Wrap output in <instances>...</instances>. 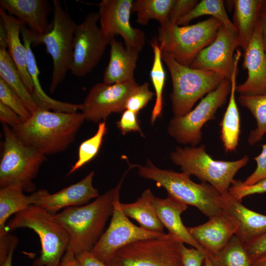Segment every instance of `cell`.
<instances>
[{"instance_id":"obj_41","label":"cell","mask_w":266,"mask_h":266,"mask_svg":"<svg viewBox=\"0 0 266 266\" xmlns=\"http://www.w3.org/2000/svg\"><path fill=\"white\" fill-rule=\"evenodd\" d=\"M254 160L257 166L254 171L242 183L247 186L252 185L266 178V143L262 145L261 153Z\"/></svg>"},{"instance_id":"obj_7","label":"cell","mask_w":266,"mask_h":266,"mask_svg":"<svg viewBox=\"0 0 266 266\" xmlns=\"http://www.w3.org/2000/svg\"><path fill=\"white\" fill-rule=\"evenodd\" d=\"M162 58L171 76L172 91L170 98L174 117L191 111L199 100L215 89L225 78L213 71L182 65L162 51Z\"/></svg>"},{"instance_id":"obj_37","label":"cell","mask_w":266,"mask_h":266,"mask_svg":"<svg viewBox=\"0 0 266 266\" xmlns=\"http://www.w3.org/2000/svg\"><path fill=\"white\" fill-rule=\"evenodd\" d=\"M0 102L14 110L22 122L27 120L32 113L19 95L0 78Z\"/></svg>"},{"instance_id":"obj_17","label":"cell","mask_w":266,"mask_h":266,"mask_svg":"<svg viewBox=\"0 0 266 266\" xmlns=\"http://www.w3.org/2000/svg\"><path fill=\"white\" fill-rule=\"evenodd\" d=\"M94 175V171H91L81 180L54 194L44 189L35 192L34 204L52 214L63 208L85 205L100 196L98 190L93 185Z\"/></svg>"},{"instance_id":"obj_21","label":"cell","mask_w":266,"mask_h":266,"mask_svg":"<svg viewBox=\"0 0 266 266\" xmlns=\"http://www.w3.org/2000/svg\"><path fill=\"white\" fill-rule=\"evenodd\" d=\"M21 34L26 49L27 68L33 85L32 95L38 108L66 113H76L79 110H81L82 104H73L55 100L50 97L43 91L39 78V70L31 48L34 33L26 25L23 24L21 29Z\"/></svg>"},{"instance_id":"obj_49","label":"cell","mask_w":266,"mask_h":266,"mask_svg":"<svg viewBox=\"0 0 266 266\" xmlns=\"http://www.w3.org/2000/svg\"><path fill=\"white\" fill-rule=\"evenodd\" d=\"M59 266H80L75 255L66 250L63 255Z\"/></svg>"},{"instance_id":"obj_30","label":"cell","mask_w":266,"mask_h":266,"mask_svg":"<svg viewBox=\"0 0 266 266\" xmlns=\"http://www.w3.org/2000/svg\"><path fill=\"white\" fill-rule=\"evenodd\" d=\"M7 48H0V78L21 98L31 113L39 109Z\"/></svg>"},{"instance_id":"obj_20","label":"cell","mask_w":266,"mask_h":266,"mask_svg":"<svg viewBox=\"0 0 266 266\" xmlns=\"http://www.w3.org/2000/svg\"><path fill=\"white\" fill-rule=\"evenodd\" d=\"M220 203L223 211L237 225L235 235L245 244L266 233V215L247 208L230 193L221 195Z\"/></svg>"},{"instance_id":"obj_27","label":"cell","mask_w":266,"mask_h":266,"mask_svg":"<svg viewBox=\"0 0 266 266\" xmlns=\"http://www.w3.org/2000/svg\"><path fill=\"white\" fill-rule=\"evenodd\" d=\"M264 0H233V25L237 31L239 47L245 51L260 20Z\"/></svg>"},{"instance_id":"obj_14","label":"cell","mask_w":266,"mask_h":266,"mask_svg":"<svg viewBox=\"0 0 266 266\" xmlns=\"http://www.w3.org/2000/svg\"><path fill=\"white\" fill-rule=\"evenodd\" d=\"M138 85L135 79L113 84H96L82 103L85 120L100 123L113 113L124 112L128 97Z\"/></svg>"},{"instance_id":"obj_29","label":"cell","mask_w":266,"mask_h":266,"mask_svg":"<svg viewBox=\"0 0 266 266\" xmlns=\"http://www.w3.org/2000/svg\"><path fill=\"white\" fill-rule=\"evenodd\" d=\"M35 200L33 193L27 196L18 187L0 188V238L8 234L6 223L8 218L34 204Z\"/></svg>"},{"instance_id":"obj_38","label":"cell","mask_w":266,"mask_h":266,"mask_svg":"<svg viewBox=\"0 0 266 266\" xmlns=\"http://www.w3.org/2000/svg\"><path fill=\"white\" fill-rule=\"evenodd\" d=\"M149 86L147 82L139 85L128 97L125 104V110H130L138 114L155 95V93L150 91Z\"/></svg>"},{"instance_id":"obj_33","label":"cell","mask_w":266,"mask_h":266,"mask_svg":"<svg viewBox=\"0 0 266 266\" xmlns=\"http://www.w3.org/2000/svg\"><path fill=\"white\" fill-rule=\"evenodd\" d=\"M203 15H210L218 20L226 29L237 33L228 16L224 2L222 0H201L199 1L189 13L179 19L176 25H187L191 20Z\"/></svg>"},{"instance_id":"obj_5","label":"cell","mask_w":266,"mask_h":266,"mask_svg":"<svg viewBox=\"0 0 266 266\" xmlns=\"http://www.w3.org/2000/svg\"><path fill=\"white\" fill-rule=\"evenodd\" d=\"M170 157L182 172L208 183L223 196L229 194L234 176L249 160L247 155L232 161L214 160L207 153L203 144L198 147H177L170 153Z\"/></svg>"},{"instance_id":"obj_12","label":"cell","mask_w":266,"mask_h":266,"mask_svg":"<svg viewBox=\"0 0 266 266\" xmlns=\"http://www.w3.org/2000/svg\"><path fill=\"white\" fill-rule=\"evenodd\" d=\"M99 19V12H91L77 25L69 70L74 76L83 77L89 74L99 63L112 38L98 25Z\"/></svg>"},{"instance_id":"obj_46","label":"cell","mask_w":266,"mask_h":266,"mask_svg":"<svg viewBox=\"0 0 266 266\" xmlns=\"http://www.w3.org/2000/svg\"><path fill=\"white\" fill-rule=\"evenodd\" d=\"M17 239L16 236L8 233L0 238V265L6 260L12 245Z\"/></svg>"},{"instance_id":"obj_28","label":"cell","mask_w":266,"mask_h":266,"mask_svg":"<svg viewBox=\"0 0 266 266\" xmlns=\"http://www.w3.org/2000/svg\"><path fill=\"white\" fill-rule=\"evenodd\" d=\"M150 189L145 190L134 202L120 203L121 209L128 218L135 220L141 228L151 232L163 233L164 227L157 214Z\"/></svg>"},{"instance_id":"obj_52","label":"cell","mask_w":266,"mask_h":266,"mask_svg":"<svg viewBox=\"0 0 266 266\" xmlns=\"http://www.w3.org/2000/svg\"><path fill=\"white\" fill-rule=\"evenodd\" d=\"M204 266H213L211 261L208 257H206L204 261Z\"/></svg>"},{"instance_id":"obj_42","label":"cell","mask_w":266,"mask_h":266,"mask_svg":"<svg viewBox=\"0 0 266 266\" xmlns=\"http://www.w3.org/2000/svg\"><path fill=\"white\" fill-rule=\"evenodd\" d=\"M198 2L196 0H175L169 13L167 23L176 24L179 19L189 13Z\"/></svg>"},{"instance_id":"obj_32","label":"cell","mask_w":266,"mask_h":266,"mask_svg":"<svg viewBox=\"0 0 266 266\" xmlns=\"http://www.w3.org/2000/svg\"><path fill=\"white\" fill-rule=\"evenodd\" d=\"M175 0H136L133 1L132 11L136 12V22L146 25L151 20L166 24Z\"/></svg>"},{"instance_id":"obj_31","label":"cell","mask_w":266,"mask_h":266,"mask_svg":"<svg viewBox=\"0 0 266 266\" xmlns=\"http://www.w3.org/2000/svg\"><path fill=\"white\" fill-rule=\"evenodd\" d=\"M208 257L213 266H254L245 243L235 235L220 251Z\"/></svg>"},{"instance_id":"obj_16","label":"cell","mask_w":266,"mask_h":266,"mask_svg":"<svg viewBox=\"0 0 266 266\" xmlns=\"http://www.w3.org/2000/svg\"><path fill=\"white\" fill-rule=\"evenodd\" d=\"M238 47V33L222 25L214 40L197 55L190 66L213 71L230 80L234 67V52Z\"/></svg>"},{"instance_id":"obj_22","label":"cell","mask_w":266,"mask_h":266,"mask_svg":"<svg viewBox=\"0 0 266 266\" xmlns=\"http://www.w3.org/2000/svg\"><path fill=\"white\" fill-rule=\"evenodd\" d=\"M0 8L20 20L34 33L43 35L49 29L50 3L46 0H0Z\"/></svg>"},{"instance_id":"obj_35","label":"cell","mask_w":266,"mask_h":266,"mask_svg":"<svg viewBox=\"0 0 266 266\" xmlns=\"http://www.w3.org/2000/svg\"><path fill=\"white\" fill-rule=\"evenodd\" d=\"M154 60L150 71L151 79L155 91L156 100L152 111L151 122L153 124L161 115L163 105V93L165 86L166 73L163 67L162 50L156 40L151 42Z\"/></svg>"},{"instance_id":"obj_10","label":"cell","mask_w":266,"mask_h":266,"mask_svg":"<svg viewBox=\"0 0 266 266\" xmlns=\"http://www.w3.org/2000/svg\"><path fill=\"white\" fill-rule=\"evenodd\" d=\"M170 234L131 243L105 263L109 266H184L182 244Z\"/></svg>"},{"instance_id":"obj_48","label":"cell","mask_w":266,"mask_h":266,"mask_svg":"<svg viewBox=\"0 0 266 266\" xmlns=\"http://www.w3.org/2000/svg\"><path fill=\"white\" fill-rule=\"evenodd\" d=\"M260 19L262 25V41L266 54V0H264L262 5Z\"/></svg>"},{"instance_id":"obj_8","label":"cell","mask_w":266,"mask_h":266,"mask_svg":"<svg viewBox=\"0 0 266 266\" xmlns=\"http://www.w3.org/2000/svg\"><path fill=\"white\" fill-rule=\"evenodd\" d=\"M53 17L48 32L33 34L34 45L44 44L53 62L49 91L54 93L70 70L73 52V40L77 25L58 0H52Z\"/></svg>"},{"instance_id":"obj_9","label":"cell","mask_w":266,"mask_h":266,"mask_svg":"<svg viewBox=\"0 0 266 266\" xmlns=\"http://www.w3.org/2000/svg\"><path fill=\"white\" fill-rule=\"evenodd\" d=\"M222 26L211 17L191 25L167 23L160 25L157 38L162 52L179 64L190 66L197 55L214 40Z\"/></svg>"},{"instance_id":"obj_39","label":"cell","mask_w":266,"mask_h":266,"mask_svg":"<svg viewBox=\"0 0 266 266\" xmlns=\"http://www.w3.org/2000/svg\"><path fill=\"white\" fill-rule=\"evenodd\" d=\"M266 193V178L250 186L245 185L241 180H233L229 189V193L242 200L247 196Z\"/></svg>"},{"instance_id":"obj_26","label":"cell","mask_w":266,"mask_h":266,"mask_svg":"<svg viewBox=\"0 0 266 266\" xmlns=\"http://www.w3.org/2000/svg\"><path fill=\"white\" fill-rule=\"evenodd\" d=\"M0 23L6 32L7 51L32 95L33 85L27 68L26 49L20 37L23 23L1 8H0Z\"/></svg>"},{"instance_id":"obj_47","label":"cell","mask_w":266,"mask_h":266,"mask_svg":"<svg viewBox=\"0 0 266 266\" xmlns=\"http://www.w3.org/2000/svg\"><path fill=\"white\" fill-rule=\"evenodd\" d=\"M76 256L80 266H109L96 258L90 252H84Z\"/></svg>"},{"instance_id":"obj_34","label":"cell","mask_w":266,"mask_h":266,"mask_svg":"<svg viewBox=\"0 0 266 266\" xmlns=\"http://www.w3.org/2000/svg\"><path fill=\"white\" fill-rule=\"evenodd\" d=\"M239 103L248 109L256 119V128L249 133L247 141L253 145L261 141L266 133V94L258 96L240 95Z\"/></svg>"},{"instance_id":"obj_44","label":"cell","mask_w":266,"mask_h":266,"mask_svg":"<svg viewBox=\"0 0 266 266\" xmlns=\"http://www.w3.org/2000/svg\"><path fill=\"white\" fill-rule=\"evenodd\" d=\"M248 254L253 261L266 252V233L245 243Z\"/></svg>"},{"instance_id":"obj_24","label":"cell","mask_w":266,"mask_h":266,"mask_svg":"<svg viewBox=\"0 0 266 266\" xmlns=\"http://www.w3.org/2000/svg\"><path fill=\"white\" fill-rule=\"evenodd\" d=\"M109 45L110 58L104 72L103 82L113 84L134 80V72L140 51L124 46L115 37L111 39Z\"/></svg>"},{"instance_id":"obj_3","label":"cell","mask_w":266,"mask_h":266,"mask_svg":"<svg viewBox=\"0 0 266 266\" xmlns=\"http://www.w3.org/2000/svg\"><path fill=\"white\" fill-rule=\"evenodd\" d=\"M129 166L137 167L140 177L153 180L157 186L164 188L168 196L197 207L209 218L223 212L220 204L221 195L207 182L196 183L187 174L159 168L149 160L144 166Z\"/></svg>"},{"instance_id":"obj_15","label":"cell","mask_w":266,"mask_h":266,"mask_svg":"<svg viewBox=\"0 0 266 266\" xmlns=\"http://www.w3.org/2000/svg\"><path fill=\"white\" fill-rule=\"evenodd\" d=\"M132 0H102L99 4L100 26L111 38L120 35L127 47L140 51L144 45L145 36L139 29L130 23Z\"/></svg>"},{"instance_id":"obj_25","label":"cell","mask_w":266,"mask_h":266,"mask_svg":"<svg viewBox=\"0 0 266 266\" xmlns=\"http://www.w3.org/2000/svg\"><path fill=\"white\" fill-rule=\"evenodd\" d=\"M241 56V51L237 48L234 53L233 70L230 79L231 88L229 103L220 124L221 139L225 150L228 152L236 150L240 133V116L235 93L238 65Z\"/></svg>"},{"instance_id":"obj_43","label":"cell","mask_w":266,"mask_h":266,"mask_svg":"<svg viewBox=\"0 0 266 266\" xmlns=\"http://www.w3.org/2000/svg\"><path fill=\"white\" fill-rule=\"evenodd\" d=\"M181 251L184 266H201L207 255L194 248H188L182 243Z\"/></svg>"},{"instance_id":"obj_2","label":"cell","mask_w":266,"mask_h":266,"mask_svg":"<svg viewBox=\"0 0 266 266\" xmlns=\"http://www.w3.org/2000/svg\"><path fill=\"white\" fill-rule=\"evenodd\" d=\"M84 120L82 113L39 108L27 120L11 129L24 143L45 156L67 148Z\"/></svg>"},{"instance_id":"obj_4","label":"cell","mask_w":266,"mask_h":266,"mask_svg":"<svg viewBox=\"0 0 266 266\" xmlns=\"http://www.w3.org/2000/svg\"><path fill=\"white\" fill-rule=\"evenodd\" d=\"M19 228L32 229L39 236L40 254L33 266H59L67 250L69 236L54 214L39 206L31 205L14 215L7 223V230Z\"/></svg>"},{"instance_id":"obj_18","label":"cell","mask_w":266,"mask_h":266,"mask_svg":"<svg viewBox=\"0 0 266 266\" xmlns=\"http://www.w3.org/2000/svg\"><path fill=\"white\" fill-rule=\"evenodd\" d=\"M244 52L243 67L247 70V77L243 83L236 85V92L244 96L266 94V54L262 41L260 19Z\"/></svg>"},{"instance_id":"obj_11","label":"cell","mask_w":266,"mask_h":266,"mask_svg":"<svg viewBox=\"0 0 266 266\" xmlns=\"http://www.w3.org/2000/svg\"><path fill=\"white\" fill-rule=\"evenodd\" d=\"M231 88V80L224 78L195 108L182 116L173 117L167 127L169 134L180 144L196 146L202 139L203 126L214 118L217 110L225 103Z\"/></svg>"},{"instance_id":"obj_1","label":"cell","mask_w":266,"mask_h":266,"mask_svg":"<svg viewBox=\"0 0 266 266\" xmlns=\"http://www.w3.org/2000/svg\"><path fill=\"white\" fill-rule=\"evenodd\" d=\"M128 172L126 171L114 188L100 195L93 202L80 206L67 207L54 214L56 220L69 236L66 250L77 255L92 250L112 215L114 202L119 198Z\"/></svg>"},{"instance_id":"obj_13","label":"cell","mask_w":266,"mask_h":266,"mask_svg":"<svg viewBox=\"0 0 266 266\" xmlns=\"http://www.w3.org/2000/svg\"><path fill=\"white\" fill-rule=\"evenodd\" d=\"M120 203L119 198L114 201L109 225L90 251L105 263L117 251L131 243L165 233L147 231L133 224L123 213Z\"/></svg>"},{"instance_id":"obj_23","label":"cell","mask_w":266,"mask_h":266,"mask_svg":"<svg viewBox=\"0 0 266 266\" xmlns=\"http://www.w3.org/2000/svg\"><path fill=\"white\" fill-rule=\"evenodd\" d=\"M155 208L158 217L163 227L180 242L187 244L207 255L204 249L197 242L183 224L181 215L187 208L188 205L167 196L161 199L155 196Z\"/></svg>"},{"instance_id":"obj_40","label":"cell","mask_w":266,"mask_h":266,"mask_svg":"<svg viewBox=\"0 0 266 266\" xmlns=\"http://www.w3.org/2000/svg\"><path fill=\"white\" fill-rule=\"evenodd\" d=\"M116 124L117 128L123 135L131 132H137L142 136H144L139 125L137 114L133 111L125 110Z\"/></svg>"},{"instance_id":"obj_50","label":"cell","mask_w":266,"mask_h":266,"mask_svg":"<svg viewBox=\"0 0 266 266\" xmlns=\"http://www.w3.org/2000/svg\"><path fill=\"white\" fill-rule=\"evenodd\" d=\"M18 243V239L16 240L12 245L7 257L0 266H12V261L14 250Z\"/></svg>"},{"instance_id":"obj_36","label":"cell","mask_w":266,"mask_h":266,"mask_svg":"<svg viewBox=\"0 0 266 266\" xmlns=\"http://www.w3.org/2000/svg\"><path fill=\"white\" fill-rule=\"evenodd\" d=\"M106 133L105 121L100 122L96 133L82 142L79 145L77 160L70 168L68 173V175L82 167L97 155Z\"/></svg>"},{"instance_id":"obj_19","label":"cell","mask_w":266,"mask_h":266,"mask_svg":"<svg viewBox=\"0 0 266 266\" xmlns=\"http://www.w3.org/2000/svg\"><path fill=\"white\" fill-rule=\"evenodd\" d=\"M188 228L209 257L220 251L235 235L237 225L223 211L202 224Z\"/></svg>"},{"instance_id":"obj_6","label":"cell","mask_w":266,"mask_h":266,"mask_svg":"<svg viewBox=\"0 0 266 266\" xmlns=\"http://www.w3.org/2000/svg\"><path fill=\"white\" fill-rule=\"evenodd\" d=\"M3 150L0 162V188L17 187L24 192L35 189L33 182L45 156L26 144L8 125L2 124Z\"/></svg>"},{"instance_id":"obj_45","label":"cell","mask_w":266,"mask_h":266,"mask_svg":"<svg viewBox=\"0 0 266 266\" xmlns=\"http://www.w3.org/2000/svg\"><path fill=\"white\" fill-rule=\"evenodd\" d=\"M0 120L11 128L19 125L22 121L19 116L10 107L0 102Z\"/></svg>"},{"instance_id":"obj_51","label":"cell","mask_w":266,"mask_h":266,"mask_svg":"<svg viewBox=\"0 0 266 266\" xmlns=\"http://www.w3.org/2000/svg\"><path fill=\"white\" fill-rule=\"evenodd\" d=\"M254 266H266V252L254 261Z\"/></svg>"}]
</instances>
